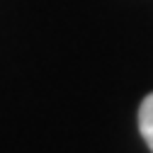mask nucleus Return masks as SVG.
<instances>
[{
  "instance_id": "nucleus-1",
  "label": "nucleus",
  "mask_w": 153,
  "mask_h": 153,
  "mask_svg": "<svg viewBox=\"0 0 153 153\" xmlns=\"http://www.w3.org/2000/svg\"><path fill=\"white\" fill-rule=\"evenodd\" d=\"M139 131H141L146 146L153 153V92L146 95L141 107H139Z\"/></svg>"
}]
</instances>
